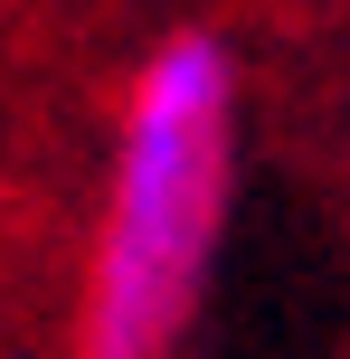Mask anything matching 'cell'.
Masks as SVG:
<instances>
[{"label":"cell","mask_w":350,"mask_h":359,"mask_svg":"<svg viewBox=\"0 0 350 359\" xmlns=\"http://www.w3.org/2000/svg\"><path fill=\"white\" fill-rule=\"evenodd\" d=\"M227 123L237 76L218 38H170L142 67L114 151V208L86 293V359H161L199 303L227 208Z\"/></svg>","instance_id":"1"}]
</instances>
